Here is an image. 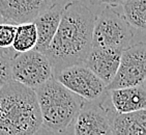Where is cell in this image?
I'll return each mask as SVG.
<instances>
[{
    "mask_svg": "<svg viewBox=\"0 0 146 135\" xmlns=\"http://www.w3.org/2000/svg\"><path fill=\"white\" fill-rule=\"evenodd\" d=\"M94 19L92 11L79 0H70L61 9L56 33L44 53L53 75L65 68L84 65L92 48Z\"/></svg>",
    "mask_w": 146,
    "mask_h": 135,
    "instance_id": "1",
    "label": "cell"
},
{
    "mask_svg": "<svg viewBox=\"0 0 146 135\" xmlns=\"http://www.w3.org/2000/svg\"><path fill=\"white\" fill-rule=\"evenodd\" d=\"M42 127L35 93L16 81L0 90V135H34Z\"/></svg>",
    "mask_w": 146,
    "mask_h": 135,
    "instance_id": "2",
    "label": "cell"
},
{
    "mask_svg": "<svg viewBox=\"0 0 146 135\" xmlns=\"http://www.w3.org/2000/svg\"><path fill=\"white\" fill-rule=\"evenodd\" d=\"M34 90L42 126L54 133H63L73 124L85 101L51 78Z\"/></svg>",
    "mask_w": 146,
    "mask_h": 135,
    "instance_id": "3",
    "label": "cell"
},
{
    "mask_svg": "<svg viewBox=\"0 0 146 135\" xmlns=\"http://www.w3.org/2000/svg\"><path fill=\"white\" fill-rule=\"evenodd\" d=\"M132 42V27L121 14L108 7L96 17L92 31V47L124 50L131 46Z\"/></svg>",
    "mask_w": 146,
    "mask_h": 135,
    "instance_id": "4",
    "label": "cell"
},
{
    "mask_svg": "<svg viewBox=\"0 0 146 135\" xmlns=\"http://www.w3.org/2000/svg\"><path fill=\"white\" fill-rule=\"evenodd\" d=\"M53 78L70 92L89 103L103 102L108 93L106 84L84 65L65 68L54 74Z\"/></svg>",
    "mask_w": 146,
    "mask_h": 135,
    "instance_id": "5",
    "label": "cell"
},
{
    "mask_svg": "<svg viewBox=\"0 0 146 135\" xmlns=\"http://www.w3.org/2000/svg\"><path fill=\"white\" fill-rule=\"evenodd\" d=\"M11 79L35 90L53 78V70L45 54L36 50L18 53L9 60Z\"/></svg>",
    "mask_w": 146,
    "mask_h": 135,
    "instance_id": "6",
    "label": "cell"
},
{
    "mask_svg": "<svg viewBox=\"0 0 146 135\" xmlns=\"http://www.w3.org/2000/svg\"><path fill=\"white\" fill-rule=\"evenodd\" d=\"M146 79V47L138 43L122 50L117 72L107 90L145 85Z\"/></svg>",
    "mask_w": 146,
    "mask_h": 135,
    "instance_id": "7",
    "label": "cell"
},
{
    "mask_svg": "<svg viewBox=\"0 0 146 135\" xmlns=\"http://www.w3.org/2000/svg\"><path fill=\"white\" fill-rule=\"evenodd\" d=\"M109 116L110 109L103 105V102L90 104L85 102L74 122V134L112 135Z\"/></svg>",
    "mask_w": 146,
    "mask_h": 135,
    "instance_id": "8",
    "label": "cell"
},
{
    "mask_svg": "<svg viewBox=\"0 0 146 135\" xmlns=\"http://www.w3.org/2000/svg\"><path fill=\"white\" fill-rule=\"evenodd\" d=\"M55 3L56 0H0V16L15 25L32 22Z\"/></svg>",
    "mask_w": 146,
    "mask_h": 135,
    "instance_id": "9",
    "label": "cell"
},
{
    "mask_svg": "<svg viewBox=\"0 0 146 135\" xmlns=\"http://www.w3.org/2000/svg\"><path fill=\"white\" fill-rule=\"evenodd\" d=\"M121 52L120 49L92 47L84 65L108 86L116 75Z\"/></svg>",
    "mask_w": 146,
    "mask_h": 135,
    "instance_id": "10",
    "label": "cell"
},
{
    "mask_svg": "<svg viewBox=\"0 0 146 135\" xmlns=\"http://www.w3.org/2000/svg\"><path fill=\"white\" fill-rule=\"evenodd\" d=\"M108 93L110 94L113 109L118 114L145 110V85L116 88V90H109Z\"/></svg>",
    "mask_w": 146,
    "mask_h": 135,
    "instance_id": "11",
    "label": "cell"
},
{
    "mask_svg": "<svg viewBox=\"0 0 146 135\" xmlns=\"http://www.w3.org/2000/svg\"><path fill=\"white\" fill-rule=\"evenodd\" d=\"M60 17H61V7L58 5V3H55L52 7L39 14L32 21L37 34L36 46L34 50L42 53H45L48 50L58 28Z\"/></svg>",
    "mask_w": 146,
    "mask_h": 135,
    "instance_id": "12",
    "label": "cell"
},
{
    "mask_svg": "<svg viewBox=\"0 0 146 135\" xmlns=\"http://www.w3.org/2000/svg\"><path fill=\"white\" fill-rule=\"evenodd\" d=\"M110 128L112 135H146V111L118 114L110 110Z\"/></svg>",
    "mask_w": 146,
    "mask_h": 135,
    "instance_id": "13",
    "label": "cell"
},
{
    "mask_svg": "<svg viewBox=\"0 0 146 135\" xmlns=\"http://www.w3.org/2000/svg\"><path fill=\"white\" fill-rule=\"evenodd\" d=\"M36 41V29L33 23L27 22L18 24L16 26V32L11 48L17 53H25L35 48Z\"/></svg>",
    "mask_w": 146,
    "mask_h": 135,
    "instance_id": "14",
    "label": "cell"
},
{
    "mask_svg": "<svg viewBox=\"0 0 146 135\" xmlns=\"http://www.w3.org/2000/svg\"><path fill=\"white\" fill-rule=\"evenodd\" d=\"M123 18L131 27L144 31L146 28V0H125L122 4Z\"/></svg>",
    "mask_w": 146,
    "mask_h": 135,
    "instance_id": "15",
    "label": "cell"
},
{
    "mask_svg": "<svg viewBox=\"0 0 146 135\" xmlns=\"http://www.w3.org/2000/svg\"><path fill=\"white\" fill-rule=\"evenodd\" d=\"M15 24L7 22L0 23V48H11L14 42L15 32H16Z\"/></svg>",
    "mask_w": 146,
    "mask_h": 135,
    "instance_id": "16",
    "label": "cell"
},
{
    "mask_svg": "<svg viewBox=\"0 0 146 135\" xmlns=\"http://www.w3.org/2000/svg\"><path fill=\"white\" fill-rule=\"evenodd\" d=\"M9 60L5 55H3L0 52V90L4 85L13 81L11 73V65H9Z\"/></svg>",
    "mask_w": 146,
    "mask_h": 135,
    "instance_id": "17",
    "label": "cell"
},
{
    "mask_svg": "<svg viewBox=\"0 0 146 135\" xmlns=\"http://www.w3.org/2000/svg\"><path fill=\"white\" fill-rule=\"evenodd\" d=\"M125 0H89L90 4L92 5H102V4H107L109 6H117L120 5Z\"/></svg>",
    "mask_w": 146,
    "mask_h": 135,
    "instance_id": "18",
    "label": "cell"
}]
</instances>
